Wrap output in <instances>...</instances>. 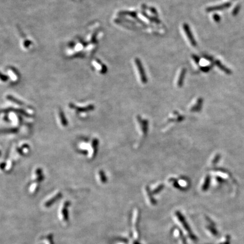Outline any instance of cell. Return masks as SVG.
<instances>
[{
	"label": "cell",
	"mask_w": 244,
	"mask_h": 244,
	"mask_svg": "<svg viewBox=\"0 0 244 244\" xmlns=\"http://www.w3.org/2000/svg\"><path fill=\"white\" fill-rule=\"evenodd\" d=\"M175 216L176 217L177 219H178L179 221L180 222V223L182 225L183 227L184 228V229L186 231V232H187L188 236H189V237L193 240H196V237L195 235H194L191 229V228L189 227L188 223H187L186 219H185V217L183 216V215L179 211H176L175 213Z\"/></svg>",
	"instance_id": "1"
},
{
	"label": "cell",
	"mask_w": 244,
	"mask_h": 244,
	"mask_svg": "<svg viewBox=\"0 0 244 244\" xmlns=\"http://www.w3.org/2000/svg\"><path fill=\"white\" fill-rule=\"evenodd\" d=\"M140 219V212L139 210L136 209L134 213V217L132 219L133 229H134V235L136 239L139 238V222Z\"/></svg>",
	"instance_id": "2"
},
{
	"label": "cell",
	"mask_w": 244,
	"mask_h": 244,
	"mask_svg": "<svg viewBox=\"0 0 244 244\" xmlns=\"http://www.w3.org/2000/svg\"><path fill=\"white\" fill-rule=\"evenodd\" d=\"M135 63L137 66V70L139 71V73L140 74V76L141 77V80L143 83H146L147 82V79H146V76L145 75V73L144 72V70H143V65L141 63V61L137 58L135 59Z\"/></svg>",
	"instance_id": "3"
},
{
	"label": "cell",
	"mask_w": 244,
	"mask_h": 244,
	"mask_svg": "<svg viewBox=\"0 0 244 244\" xmlns=\"http://www.w3.org/2000/svg\"><path fill=\"white\" fill-rule=\"evenodd\" d=\"M69 107L72 109H73L76 110V111L78 112H87V111H92L94 109V106L93 105H88V106H86V107H78V106H76L73 103H70L69 105Z\"/></svg>",
	"instance_id": "4"
},
{
	"label": "cell",
	"mask_w": 244,
	"mask_h": 244,
	"mask_svg": "<svg viewBox=\"0 0 244 244\" xmlns=\"http://www.w3.org/2000/svg\"><path fill=\"white\" fill-rule=\"evenodd\" d=\"M183 29H184V31L185 34H186L187 37L189 39V41L191 43V44L193 46H195L196 43H195V40H194L193 37L192 36V34L191 32V30H190L188 25H186V24L184 25H183Z\"/></svg>",
	"instance_id": "5"
},
{
	"label": "cell",
	"mask_w": 244,
	"mask_h": 244,
	"mask_svg": "<svg viewBox=\"0 0 244 244\" xmlns=\"http://www.w3.org/2000/svg\"><path fill=\"white\" fill-rule=\"evenodd\" d=\"M61 197H62V193H61L59 192V193L56 194L54 196L51 197V199H49V200H48L46 202H45V204H44V206L46 207H48L51 206L54 203H55L57 201H58Z\"/></svg>",
	"instance_id": "6"
},
{
	"label": "cell",
	"mask_w": 244,
	"mask_h": 244,
	"mask_svg": "<svg viewBox=\"0 0 244 244\" xmlns=\"http://www.w3.org/2000/svg\"><path fill=\"white\" fill-rule=\"evenodd\" d=\"M70 202L68 201H66L64 203L63 206L62 207V209L61 210V215L62 216V218L63 220L67 221L68 219V206L70 205Z\"/></svg>",
	"instance_id": "7"
},
{
	"label": "cell",
	"mask_w": 244,
	"mask_h": 244,
	"mask_svg": "<svg viewBox=\"0 0 244 244\" xmlns=\"http://www.w3.org/2000/svg\"><path fill=\"white\" fill-rule=\"evenodd\" d=\"M98 145V140L97 139H94L92 142V152L90 154V157L94 158L97 152V148Z\"/></svg>",
	"instance_id": "8"
},
{
	"label": "cell",
	"mask_w": 244,
	"mask_h": 244,
	"mask_svg": "<svg viewBox=\"0 0 244 244\" xmlns=\"http://www.w3.org/2000/svg\"><path fill=\"white\" fill-rule=\"evenodd\" d=\"M174 234L175 236H177L179 240H180L181 243L182 244H188L186 243V239H185V237L183 235V233L181 232V231L179 229V228H176L175 231H174Z\"/></svg>",
	"instance_id": "9"
},
{
	"label": "cell",
	"mask_w": 244,
	"mask_h": 244,
	"mask_svg": "<svg viewBox=\"0 0 244 244\" xmlns=\"http://www.w3.org/2000/svg\"><path fill=\"white\" fill-rule=\"evenodd\" d=\"M58 115H59V120H60L61 124L63 126H67L68 125V120L66 118L64 113L61 110H60L58 111Z\"/></svg>",
	"instance_id": "10"
},
{
	"label": "cell",
	"mask_w": 244,
	"mask_h": 244,
	"mask_svg": "<svg viewBox=\"0 0 244 244\" xmlns=\"http://www.w3.org/2000/svg\"><path fill=\"white\" fill-rule=\"evenodd\" d=\"M145 192H146V197L149 200V201L150 203V204L152 205H155L157 204V202L155 200L154 198L153 197V193H151L150 192V191L149 190V189L148 188H146L145 189Z\"/></svg>",
	"instance_id": "11"
},
{
	"label": "cell",
	"mask_w": 244,
	"mask_h": 244,
	"mask_svg": "<svg viewBox=\"0 0 244 244\" xmlns=\"http://www.w3.org/2000/svg\"><path fill=\"white\" fill-rule=\"evenodd\" d=\"M6 98H7L8 100H9V101H11V102H14V103H17V105H19L22 106H25V107L28 108V106H27V105H25V103H23V102H22V101L18 100V99L15 98L14 97H13V96H11V95H8V96H6Z\"/></svg>",
	"instance_id": "12"
},
{
	"label": "cell",
	"mask_w": 244,
	"mask_h": 244,
	"mask_svg": "<svg viewBox=\"0 0 244 244\" xmlns=\"http://www.w3.org/2000/svg\"><path fill=\"white\" fill-rule=\"evenodd\" d=\"M8 72V75H10V78L13 80H17L18 79V75H17V72L14 70L9 68Z\"/></svg>",
	"instance_id": "13"
},
{
	"label": "cell",
	"mask_w": 244,
	"mask_h": 244,
	"mask_svg": "<svg viewBox=\"0 0 244 244\" xmlns=\"http://www.w3.org/2000/svg\"><path fill=\"white\" fill-rule=\"evenodd\" d=\"M98 175H99V178H100V181L101 183H103V184L106 183V181H107V178L106 177L105 172L103 171H101H101H99Z\"/></svg>",
	"instance_id": "14"
},
{
	"label": "cell",
	"mask_w": 244,
	"mask_h": 244,
	"mask_svg": "<svg viewBox=\"0 0 244 244\" xmlns=\"http://www.w3.org/2000/svg\"><path fill=\"white\" fill-rule=\"evenodd\" d=\"M185 75V71L183 70V71L181 72L180 75L179 76V78L178 80V82H177V85L179 86H181V85L183 84V79H184V76Z\"/></svg>",
	"instance_id": "15"
},
{
	"label": "cell",
	"mask_w": 244,
	"mask_h": 244,
	"mask_svg": "<svg viewBox=\"0 0 244 244\" xmlns=\"http://www.w3.org/2000/svg\"><path fill=\"white\" fill-rule=\"evenodd\" d=\"M164 185L161 184V185H158V186H156L155 188L154 189L153 193L157 194L158 193H160V191L162 190V189H163Z\"/></svg>",
	"instance_id": "16"
},
{
	"label": "cell",
	"mask_w": 244,
	"mask_h": 244,
	"mask_svg": "<svg viewBox=\"0 0 244 244\" xmlns=\"http://www.w3.org/2000/svg\"><path fill=\"white\" fill-rule=\"evenodd\" d=\"M229 6V5H224L223 6H217V7H213V8H207V11H212V10H220L221 8H227Z\"/></svg>",
	"instance_id": "17"
},
{
	"label": "cell",
	"mask_w": 244,
	"mask_h": 244,
	"mask_svg": "<svg viewBox=\"0 0 244 244\" xmlns=\"http://www.w3.org/2000/svg\"><path fill=\"white\" fill-rule=\"evenodd\" d=\"M35 174L37 175V176H39V175H42V170L41 168H37L36 170V171H35Z\"/></svg>",
	"instance_id": "18"
},
{
	"label": "cell",
	"mask_w": 244,
	"mask_h": 244,
	"mask_svg": "<svg viewBox=\"0 0 244 244\" xmlns=\"http://www.w3.org/2000/svg\"><path fill=\"white\" fill-rule=\"evenodd\" d=\"M5 165H6V164L5 163H2V164L0 165V167H1V169H4V168H5Z\"/></svg>",
	"instance_id": "19"
},
{
	"label": "cell",
	"mask_w": 244,
	"mask_h": 244,
	"mask_svg": "<svg viewBox=\"0 0 244 244\" xmlns=\"http://www.w3.org/2000/svg\"><path fill=\"white\" fill-rule=\"evenodd\" d=\"M134 244H140L139 242H137V241H134Z\"/></svg>",
	"instance_id": "20"
},
{
	"label": "cell",
	"mask_w": 244,
	"mask_h": 244,
	"mask_svg": "<svg viewBox=\"0 0 244 244\" xmlns=\"http://www.w3.org/2000/svg\"></svg>",
	"instance_id": "21"
}]
</instances>
